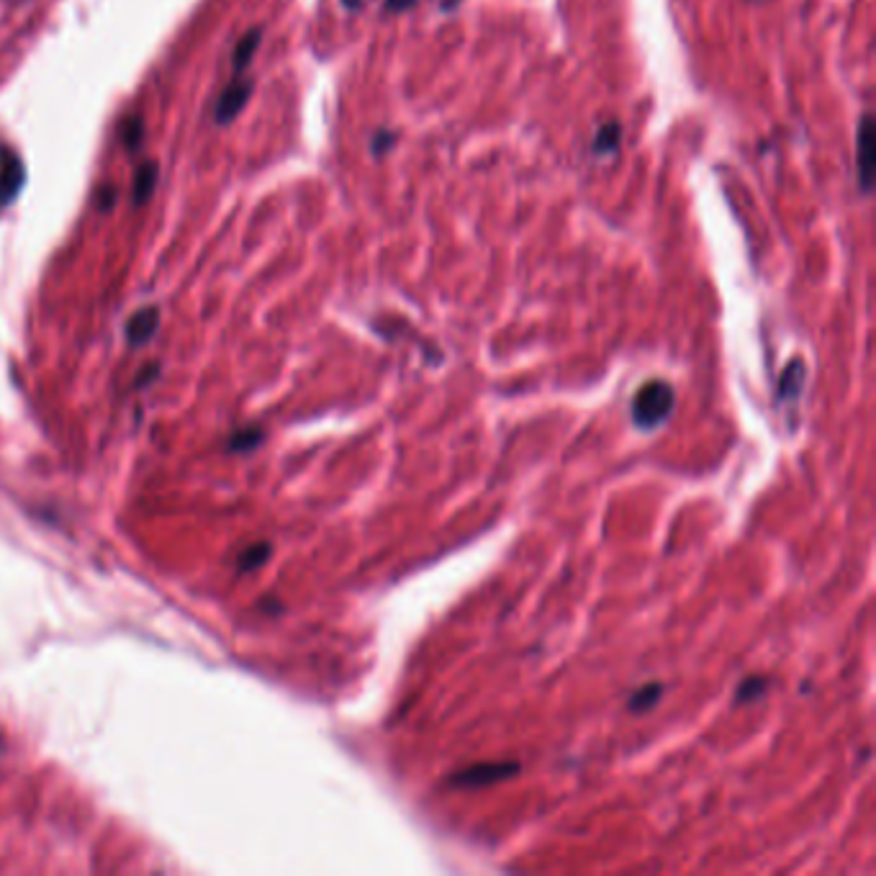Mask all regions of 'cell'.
Wrapping results in <instances>:
<instances>
[{"label":"cell","instance_id":"cell-1","mask_svg":"<svg viewBox=\"0 0 876 876\" xmlns=\"http://www.w3.org/2000/svg\"><path fill=\"white\" fill-rule=\"evenodd\" d=\"M673 409V385L663 378L648 381L632 399V422L638 430H656L669 420Z\"/></svg>","mask_w":876,"mask_h":876},{"label":"cell","instance_id":"cell-2","mask_svg":"<svg viewBox=\"0 0 876 876\" xmlns=\"http://www.w3.org/2000/svg\"><path fill=\"white\" fill-rule=\"evenodd\" d=\"M519 771V763L514 761H496V763H473L468 769L455 771L450 776V786H457V790H481V786L496 784L502 779H509Z\"/></svg>","mask_w":876,"mask_h":876},{"label":"cell","instance_id":"cell-3","mask_svg":"<svg viewBox=\"0 0 876 876\" xmlns=\"http://www.w3.org/2000/svg\"><path fill=\"white\" fill-rule=\"evenodd\" d=\"M253 91H255L253 80H247V78H239V75H237V78L231 80V83L219 93V99H216L214 122H216V124H221V126H227V124L235 122V118L245 111V106H247V101H250Z\"/></svg>","mask_w":876,"mask_h":876},{"label":"cell","instance_id":"cell-4","mask_svg":"<svg viewBox=\"0 0 876 876\" xmlns=\"http://www.w3.org/2000/svg\"><path fill=\"white\" fill-rule=\"evenodd\" d=\"M23 181H27V167L21 157L11 147L0 150V208L11 206L21 196Z\"/></svg>","mask_w":876,"mask_h":876},{"label":"cell","instance_id":"cell-5","mask_svg":"<svg viewBox=\"0 0 876 876\" xmlns=\"http://www.w3.org/2000/svg\"><path fill=\"white\" fill-rule=\"evenodd\" d=\"M874 118L869 114L862 116V124L856 128V167H858V186L864 193L872 190L874 183Z\"/></svg>","mask_w":876,"mask_h":876},{"label":"cell","instance_id":"cell-6","mask_svg":"<svg viewBox=\"0 0 876 876\" xmlns=\"http://www.w3.org/2000/svg\"><path fill=\"white\" fill-rule=\"evenodd\" d=\"M159 327V309L157 307H144L136 313H132V319L126 321V340L132 348H142L147 344L152 337H155Z\"/></svg>","mask_w":876,"mask_h":876},{"label":"cell","instance_id":"cell-7","mask_svg":"<svg viewBox=\"0 0 876 876\" xmlns=\"http://www.w3.org/2000/svg\"><path fill=\"white\" fill-rule=\"evenodd\" d=\"M807 381V368L800 358H794L790 365L784 368V373L779 375L776 385V401L779 404H786V401H797L802 389H805Z\"/></svg>","mask_w":876,"mask_h":876},{"label":"cell","instance_id":"cell-8","mask_svg":"<svg viewBox=\"0 0 876 876\" xmlns=\"http://www.w3.org/2000/svg\"><path fill=\"white\" fill-rule=\"evenodd\" d=\"M157 178H159V167H157L155 159H150V163L140 165V171H136V175H134V188H132L134 206L147 204V200L152 198V193H155Z\"/></svg>","mask_w":876,"mask_h":876},{"label":"cell","instance_id":"cell-9","mask_svg":"<svg viewBox=\"0 0 876 876\" xmlns=\"http://www.w3.org/2000/svg\"><path fill=\"white\" fill-rule=\"evenodd\" d=\"M260 42H262V29H250L235 44V52H231V68H235V78L243 75V72L247 70V64L253 62Z\"/></svg>","mask_w":876,"mask_h":876},{"label":"cell","instance_id":"cell-10","mask_svg":"<svg viewBox=\"0 0 876 876\" xmlns=\"http://www.w3.org/2000/svg\"><path fill=\"white\" fill-rule=\"evenodd\" d=\"M661 697H663V684H658V681H653V684H646V687H640L638 691H635V694L630 697V702H627V710H630L632 714L650 712L658 704V699H661Z\"/></svg>","mask_w":876,"mask_h":876},{"label":"cell","instance_id":"cell-11","mask_svg":"<svg viewBox=\"0 0 876 876\" xmlns=\"http://www.w3.org/2000/svg\"><path fill=\"white\" fill-rule=\"evenodd\" d=\"M622 142V128L620 122H607L601 124V128L597 132V140H594V152L601 157L607 155H615L617 147H620Z\"/></svg>","mask_w":876,"mask_h":876},{"label":"cell","instance_id":"cell-12","mask_svg":"<svg viewBox=\"0 0 876 876\" xmlns=\"http://www.w3.org/2000/svg\"><path fill=\"white\" fill-rule=\"evenodd\" d=\"M118 132H122V144L126 150H140V144L144 142V118L140 114L124 118Z\"/></svg>","mask_w":876,"mask_h":876},{"label":"cell","instance_id":"cell-13","mask_svg":"<svg viewBox=\"0 0 876 876\" xmlns=\"http://www.w3.org/2000/svg\"><path fill=\"white\" fill-rule=\"evenodd\" d=\"M270 553H272V545H270V543L250 545V548L243 550V556H239L237 566H239V570H255V568H260V566L265 564V560L270 558Z\"/></svg>","mask_w":876,"mask_h":876},{"label":"cell","instance_id":"cell-14","mask_svg":"<svg viewBox=\"0 0 876 876\" xmlns=\"http://www.w3.org/2000/svg\"><path fill=\"white\" fill-rule=\"evenodd\" d=\"M262 437H265L262 430H257V427L239 430L229 437V450H235V453H247V450H255L257 445H260Z\"/></svg>","mask_w":876,"mask_h":876},{"label":"cell","instance_id":"cell-15","mask_svg":"<svg viewBox=\"0 0 876 876\" xmlns=\"http://www.w3.org/2000/svg\"><path fill=\"white\" fill-rule=\"evenodd\" d=\"M769 687V679L763 677H749L743 681L741 687H738V694H735V704H745V702H753V699H759L763 691Z\"/></svg>","mask_w":876,"mask_h":876},{"label":"cell","instance_id":"cell-16","mask_svg":"<svg viewBox=\"0 0 876 876\" xmlns=\"http://www.w3.org/2000/svg\"><path fill=\"white\" fill-rule=\"evenodd\" d=\"M396 142H399V134H396V132H391V128H378L375 136H373V142H371L373 155H375V157L389 155V152L393 150V144H396Z\"/></svg>","mask_w":876,"mask_h":876},{"label":"cell","instance_id":"cell-17","mask_svg":"<svg viewBox=\"0 0 876 876\" xmlns=\"http://www.w3.org/2000/svg\"><path fill=\"white\" fill-rule=\"evenodd\" d=\"M116 204V188L114 186H103L95 193V206H99V212H109V208H114Z\"/></svg>","mask_w":876,"mask_h":876},{"label":"cell","instance_id":"cell-18","mask_svg":"<svg viewBox=\"0 0 876 876\" xmlns=\"http://www.w3.org/2000/svg\"><path fill=\"white\" fill-rule=\"evenodd\" d=\"M157 375H159V365L157 363H152L150 368H144V371L136 375V389H142V385H150Z\"/></svg>","mask_w":876,"mask_h":876},{"label":"cell","instance_id":"cell-19","mask_svg":"<svg viewBox=\"0 0 876 876\" xmlns=\"http://www.w3.org/2000/svg\"><path fill=\"white\" fill-rule=\"evenodd\" d=\"M420 0H385V11L391 13H404L409 8H414Z\"/></svg>","mask_w":876,"mask_h":876},{"label":"cell","instance_id":"cell-20","mask_svg":"<svg viewBox=\"0 0 876 876\" xmlns=\"http://www.w3.org/2000/svg\"><path fill=\"white\" fill-rule=\"evenodd\" d=\"M457 3H461V0H442L440 6H442V11H445V8H447V11H453V8H455Z\"/></svg>","mask_w":876,"mask_h":876},{"label":"cell","instance_id":"cell-21","mask_svg":"<svg viewBox=\"0 0 876 876\" xmlns=\"http://www.w3.org/2000/svg\"><path fill=\"white\" fill-rule=\"evenodd\" d=\"M342 3L348 6V8H352V11H358V8L363 6V0H342Z\"/></svg>","mask_w":876,"mask_h":876}]
</instances>
